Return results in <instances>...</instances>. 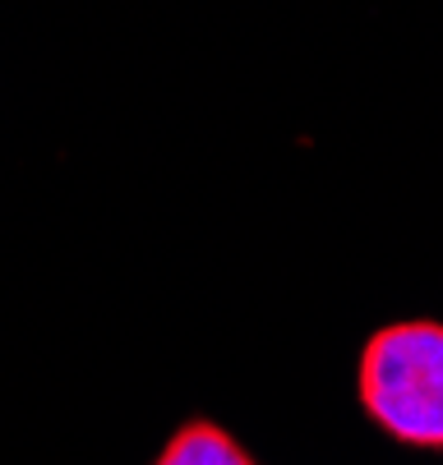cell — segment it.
Wrapping results in <instances>:
<instances>
[{
  "mask_svg": "<svg viewBox=\"0 0 443 465\" xmlns=\"http://www.w3.org/2000/svg\"><path fill=\"white\" fill-rule=\"evenodd\" d=\"M153 465H259V460L213 420H185L166 438V447L157 451Z\"/></svg>",
  "mask_w": 443,
  "mask_h": 465,
  "instance_id": "7a4b0ae2",
  "label": "cell"
},
{
  "mask_svg": "<svg viewBox=\"0 0 443 465\" xmlns=\"http://www.w3.org/2000/svg\"><path fill=\"white\" fill-rule=\"evenodd\" d=\"M360 411L407 447H443V322H388L360 351Z\"/></svg>",
  "mask_w": 443,
  "mask_h": 465,
  "instance_id": "6da1fadb",
  "label": "cell"
}]
</instances>
